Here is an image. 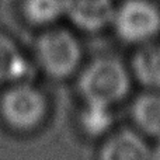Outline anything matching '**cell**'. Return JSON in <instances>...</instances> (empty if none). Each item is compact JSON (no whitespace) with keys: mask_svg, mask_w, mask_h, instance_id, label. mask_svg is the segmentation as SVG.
Here are the masks:
<instances>
[{"mask_svg":"<svg viewBox=\"0 0 160 160\" xmlns=\"http://www.w3.org/2000/svg\"><path fill=\"white\" fill-rule=\"evenodd\" d=\"M129 87L128 70L112 58L93 61L79 79V91L88 104L111 107L127 97Z\"/></svg>","mask_w":160,"mask_h":160,"instance_id":"6da1fadb","label":"cell"},{"mask_svg":"<svg viewBox=\"0 0 160 160\" xmlns=\"http://www.w3.org/2000/svg\"><path fill=\"white\" fill-rule=\"evenodd\" d=\"M39 66L49 78L66 79L82 61V47L69 30L52 27L38 37L35 44Z\"/></svg>","mask_w":160,"mask_h":160,"instance_id":"7a4b0ae2","label":"cell"},{"mask_svg":"<svg viewBox=\"0 0 160 160\" xmlns=\"http://www.w3.org/2000/svg\"><path fill=\"white\" fill-rule=\"evenodd\" d=\"M47 114V98L31 83L8 84L0 96V115L16 131H31Z\"/></svg>","mask_w":160,"mask_h":160,"instance_id":"3957f363","label":"cell"},{"mask_svg":"<svg viewBox=\"0 0 160 160\" xmlns=\"http://www.w3.org/2000/svg\"><path fill=\"white\" fill-rule=\"evenodd\" d=\"M111 25L124 42L146 44L160 32V6L155 0H122Z\"/></svg>","mask_w":160,"mask_h":160,"instance_id":"277c9868","label":"cell"},{"mask_svg":"<svg viewBox=\"0 0 160 160\" xmlns=\"http://www.w3.org/2000/svg\"><path fill=\"white\" fill-rule=\"evenodd\" d=\"M114 0H66L65 17L87 32H97L112 24L115 13Z\"/></svg>","mask_w":160,"mask_h":160,"instance_id":"5b68a950","label":"cell"},{"mask_svg":"<svg viewBox=\"0 0 160 160\" xmlns=\"http://www.w3.org/2000/svg\"><path fill=\"white\" fill-rule=\"evenodd\" d=\"M152 150L136 132L122 129L112 135L100 150L98 160H150Z\"/></svg>","mask_w":160,"mask_h":160,"instance_id":"8992f818","label":"cell"},{"mask_svg":"<svg viewBox=\"0 0 160 160\" xmlns=\"http://www.w3.org/2000/svg\"><path fill=\"white\" fill-rule=\"evenodd\" d=\"M30 73V63L18 44L13 37L0 31V84L24 82Z\"/></svg>","mask_w":160,"mask_h":160,"instance_id":"52a82bcc","label":"cell"},{"mask_svg":"<svg viewBox=\"0 0 160 160\" xmlns=\"http://www.w3.org/2000/svg\"><path fill=\"white\" fill-rule=\"evenodd\" d=\"M132 118L143 133L160 139V93L150 91L139 96L132 104Z\"/></svg>","mask_w":160,"mask_h":160,"instance_id":"ba28073f","label":"cell"},{"mask_svg":"<svg viewBox=\"0 0 160 160\" xmlns=\"http://www.w3.org/2000/svg\"><path fill=\"white\" fill-rule=\"evenodd\" d=\"M132 69L145 87L160 90V44L146 42L133 56Z\"/></svg>","mask_w":160,"mask_h":160,"instance_id":"9c48e42d","label":"cell"},{"mask_svg":"<svg viewBox=\"0 0 160 160\" xmlns=\"http://www.w3.org/2000/svg\"><path fill=\"white\" fill-rule=\"evenodd\" d=\"M66 0H21L20 11L28 24L51 27L65 17Z\"/></svg>","mask_w":160,"mask_h":160,"instance_id":"30bf717a","label":"cell"},{"mask_svg":"<svg viewBox=\"0 0 160 160\" xmlns=\"http://www.w3.org/2000/svg\"><path fill=\"white\" fill-rule=\"evenodd\" d=\"M114 119L110 107L86 102L84 110L80 114V125L90 136H100L111 128Z\"/></svg>","mask_w":160,"mask_h":160,"instance_id":"8fae6325","label":"cell"},{"mask_svg":"<svg viewBox=\"0 0 160 160\" xmlns=\"http://www.w3.org/2000/svg\"><path fill=\"white\" fill-rule=\"evenodd\" d=\"M150 160H160V145L152 152V158H150Z\"/></svg>","mask_w":160,"mask_h":160,"instance_id":"7c38bea8","label":"cell"}]
</instances>
